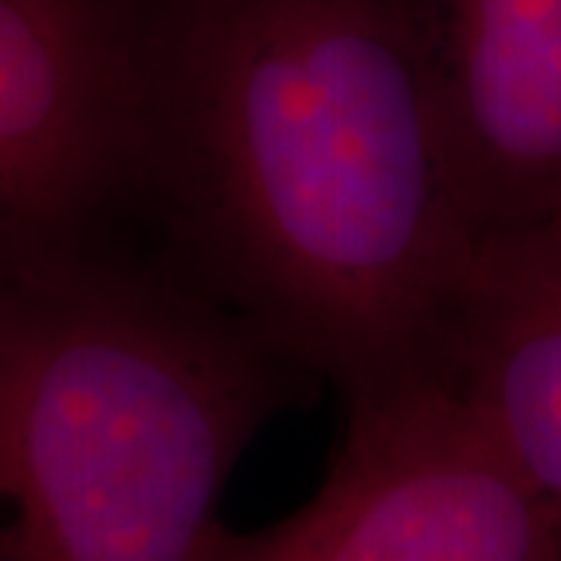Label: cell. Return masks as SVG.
<instances>
[{"label":"cell","mask_w":561,"mask_h":561,"mask_svg":"<svg viewBox=\"0 0 561 561\" xmlns=\"http://www.w3.org/2000/svg\"><path fill=\"white\" fill-rule=\"evenodd\" d=\"M440 375L561 518V221L481 243Z\"/></svg>","instance_id":"cell-6"},{"label":"cell","mask_w":561,"mask_h":561,"mask_svg":"<svg viewBox=\"0 0 561 561\" xmlns=\"http://www.w3.org/2000/svg\"><path fill=\"white\" fill-rule=\"evenodd\" d=\"M559 561H561V559H559Z\"/></svg>","instance_id":"cell-7"},{"label":"cell","mask_w":561,"mask_h":561,"mask_svg":"<svg viewBox=\"0 0 561 561\" xmlns=\"http://www.w3.org/2000/svg\"><path fill=\"white\" fill-rule=\"evenodd\" d=\"M297 368L162 256L0 275V561H213Z\"/></svg>","instance_id":"cell-2"},{"label":"cell","mask_w":561,"mask_h":561,"mask_svg":"<svg viewBox=\"0 0 561 561\" xmlns=\"http://www.w3.org/2000/svg\"><path fill=\"white\" fill-rule=\"evenodd\" d=\"M319 493L213 561H559L561 518L440 371L346 400Z\"/></svg>","instance_id":"cell-3"},{"label":"cell","mask_w":561,"mask_h":561,"mask_svg":"<svg viewBox=\"0 0 561 561\" xmlns=\"http://www.w3.org/2000/svg\"><path fill=\"white\" fill-rule=\"evenodd\" d=\"M140 219L181 278L343 400L440 371L481 250L437 88L365 0L234 13L179 110L144 119Z\"/></svg>","instance_id":"cell-1"},{"label":"cell","mask_w":561,"mask_h":561,"mask_svg":"<svg viewBox=\"0 0 561 561\" xmlns=\"http://www.w3.org/2000/svg\"><path fill=\"white\" fill-rule=\"evenodd\" d=\"M446 153L478 241L561 221V0H459L437 91Z\"/></svg>","instance_id":"cell-5"},{"label":"cell","mask_w":561,"mask_h":561,"mask_svg":"<svg viewBox=\"0 0 561 561\" xmlns=\"http://www.w3.org/2000/svg\"><path fill=\"white\" fill-rule=\"evenodd\" d=\"M144 119L76 0H0V275L140 216Z\"/></svg>","instance_id":"cell-4"}]
</instances>
